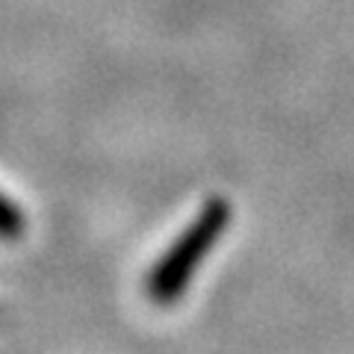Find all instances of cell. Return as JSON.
<instances>
[{
	"mask_svg": "<svg viewBox=\"0 0 354 354\" xmlns=\"http://www.w3.org/2000/svg\"><path fill=\"white\" fill-rule=\"evenodd\" d=\"M230 221V207L225 201H209L201 216L192 221V227L186 230L171 245V251L157 263V269L148 278V295L157 304H169L177 295L186 290V283L195 274V269L201 266L204 254L218 242V236L225 234Z\"/></svg>",
	"mask_w": 354,
	"mask_h": 354,
	"instance_id": "6da1fadb",
	"label": "cell"
},
{
	"mask_svg": "<svg viewBox=\"0 0 354 354\" xmlns=\"http://www.w3.org/2000/svg\"><path fill=\"white\" fill-rule=\"evenodd\" d=\"M21 230H24V218H21L18 207H15V204H9L6 198L0 195V236L12 239V236L21 234Z\"/></svg>",
	"mask_w": 354,
	"mask_h": 354,
	"instance_id": "7a4b0ae2",
	"label": "cell"
}]
</instances>
